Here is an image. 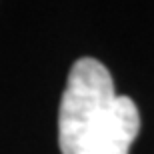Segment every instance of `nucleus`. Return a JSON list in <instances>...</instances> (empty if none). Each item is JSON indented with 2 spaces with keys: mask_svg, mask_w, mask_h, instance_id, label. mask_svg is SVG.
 Wrapping results in <instances>:
<instances>
[{
  "mask_svg": "<svg viewBox=\"0 0 154 154\" xmlns=\"http://www.w3.org/2000/svg\"><path fill=\"white\" fill-rule=\"evenodd\" d=\"M140 130L134 100L114 90L108 68L96 58L72 64L58 110L62 154H130Z\"/></svg>",
  "mask_w": 154,
  "mask_h": 154,
  "instance_id": "1",
  "label": "nucleus"
}]
</instances>
